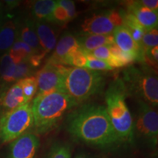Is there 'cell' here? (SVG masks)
Listing matches in <instances>:
<instances>
[{"label": "cell", "mask_w": 158, "mask_h": 158, "mask_svg": "<svg viewBox=\"0 0 158 158\" xmlns=\"http://www.w3.org/2000/svg\"><path fill=\"white\" fill-rule=\"evenodd\" d=\"M139 3L147 7V8L155 12H157L158 10V1L157 0H141L138 1Z\"/></svg>", "instance_id": "4dcf8cb0"}, {"label": "cell", "mask_w": 158, "mask_h": 158, "mask_svg": "<svg viewBox=\"0 0 158 158\" xmlns=\"http://www.w3.org/2000/svg\"><path fill=\"white\" fill-rule=\"evenodd\" d=\"M21 40L29 45L34 51L35 54L43 53L40 45L35 23L27 20L21 30ZM44 54V53H43Z\"/></svg>", "instance_id": "ac0fdd59"}, {"label": "cell", "mask_w": 158, "mask_h": 158, "mask_svg": "<svg viewBox=\"0 0 158 158\" xmlns=\"http://www.w3.org/2000/svg\"><path fill=\"white\" fill-rule=\"evenodd\" d=\"M17 37V27L13 21L5 22L0 28V52L10 50Z\"/></svg>", "instance_id": "d6986e66"}, {"label": "cell", "mask_w": 158, "mask_h": 158, "mask_svg": "<svg viewBox=\"0 0 158 158\" xmlns=\"http://www.w3.org/2000/svg\"><path fill=\"white\" fill-rule=\"evenodd\" d=\"M35 25L40 48L45 55H46L54 50L56 46V38L55 32L54 29L44 21H36Z\"/></svg>", "instance_id": "5bb4252c"}, {"label": "cell", "mask_w": 158, "mask_h": 158, "mask_svg": "<svg viewBox=\"0 0 158 158\" xmlns=\"http://www.w3.org/2000/svg\"><path fill=\"white\" fill-rule=\"evenodd\" d=\"M121 13L123 19V26L127 29L135 42L141 46V40L146 31L145 29L129 12L121 10Z\"/></svg>", "instance_id": "ffe728a7"}, {"label": "cell", "mask_w": 158, "mask_h": 158, "mask_svg": "<svg viewBox=\"0 0 158 158\" xmlns=\"http://www.w3.org/2000/svg\"><path fill=\"white\" fill-rule=\"evenodd\" d=\"M5 89H4L2 86H0V112H1L2 109V99L3 94L5 93Z\"/></svg>", "instance_id": "d6a6232c"}, {"label": "cell", "mask_w": 158, "mask_h": 158, "mask_svg": "<svg viewBox=\"0 0 158 158\" xmlns=\"http://www.w3.org/2000/svg\"><path fill=\"white\" fill-rule=\"evenodd\" d=\"M66 66L47 62L35 77L37 84L38 95L54 92H63L64 73Z\"/></svg>", "instance_id": "9c48e42d"}, {"label": "cell", "mask_w": 158, "mask_h": 158, "mask_svg": "<svg viewBox=\"0 0 158 158\" xmlns=\"http://www.w3.org/2000/svg\"><path fill=\"white\" fill-rule=\"evenodd\" d=\"M66 128L77 141L101 149L117 147L121 142L114 131L104 106L84 104L70 112Z\"/></svg>", "instance_id": "6da1fadb"}, {"label": "cell", "mask_w": 158, "mask_h": 158, "mask_svg": "<svg viewBox=\"0 0 158 158\" xmlns=\"http://www.w3.org/2000/svg\"><path fill=\"white\" fill-rule=\"evenodd\" d=\"M138 108L135 124H134V135L138 136L150 147H155L158 140L157 112L146 102L138 100Z\"/></svg>", "instance_id": "52a82bcc"}, {"label": "cell", "mask_w": 158, "mask_h": 158, "mask_svg": "<svg viewBox=\"0 0 158 158\" xmlns=\"http://www.w3.org/2000/svg\"><path fill=\"white\" fill-rule=\"evenodd\" d=\"M8 54L13 62L15 64H19L23 61L27 60L35 53L28 45L21 40H17L10 49Z\"/></svg>", "instance_id": "44dd1931"}, {"label": "cell", "mask_w": 158, "mask_h": 158, "mask_svg": "<svg viewBox=\"0 0 158 158\" xmlns=\"http://www.w3.org/2000/svg\"><path fill=\"white\" fill-rule=\"evenodd\" d=\"M86 53V52H85ZM89 56L93 57L94 59H100L106 62L109 64L112 59V55L110 54L109 45H103L99 48L94 49V50L90 51V52L86 53Z\"/></svg>", "instance_id": "4316f807"}, {"label": "cell", "mask_w": 158, "mask_h": 158, "mask_svg": "<svg viewBox=\"0 0 158 158\" xmlns=\"http://www.w3.org/2000/svg\"><path fill=\"white\" fill-rule=\"evenodd\" d=\"M16 64L13 62L9 54H5L0 59V76L4 81L11 83L15 81V72Z\"/></svg>", "instance_id": "7402d4cb"}, {"label": "cell", "mask_w": 158, "mask_h": 158, "mask_svg": "<svg viewBox=\"0 0 158 158\" xmlns=\"http://www.w3.org/2000/svg\"><path fill=\"white\" fill-rule=\"evenodd\" d=\"M33 125L31 104H23L0 117V141L3 143L13 141L27 133Z\"/></svg>", "instance_id": "8992f818"}, {"label": "cell", "mask_w": 158, "mask_h": 158, "mask_svg": "<svg viewBox=\"0 0 158 158\" xmlns=\"http://www.w3.org/2000/svg\"><path fill=\"white\" fill-rule=\"evenodd\" d=\"M46 158H72L70 146L64 142H56L51 146Z\"/></svg>", "instance_id": "cb8c5ba5"}, {"label": "cell", "mask_w": 158, "mask_h": 158, "mask_svg": "<svg viewBox=\"0 0 158 158\" xmlns=\"http://www.w3.org/2000/svg\"><path fill=\"white\" fill-rule=\"evenodd\" d=\"M19 81L22 88L26 103H29L34 98L37 91V84L35 76H27Z\"/></svg>", "instance_id": "603a6c76"}, {"label": "cell", "mask_w": 158, "mask_h": 158, "mask_svg": "<svg viewBox=\"0 0 158 158\" xmlns=\"http://www.w3.org/2000/svg\"><path fill=\"white\" fill-rule=\"evenodd\" d=\"M135 17L145 31L157 28V12L143 7L138 1H132L127 3V10Z\"/></svg>", "instance_id": "7c38bea8"}, {"label": "cell", "mask_w": 158, "mask_h": 158, "mask_svg": "<svg viewBox=\"0 0 158 158\" xmlns=\"http://www.w3.org/2000/svg\"><path fill=\"white\" fill-rule=\"evenodd\" d=\"M74 158H94L91 154L88 152H78L77 155L75 156Z\"/></svg>", "instance_id": "1f68e13d"}, {"label": "cell", "mask_w": 158, "mask_h": 158, "mask_svg": "<svg viewBox=\"0 0 158 158\" xmlns=\"http://www.w3.org/2000/svg\"><path fill=\"white\" fill-rule=\"evenodd\" d=\"M106 79L100 71L84 68H65L63 92L77 104L89 100L103 91Z\"/></svg>", "instance_id": "277c9868"}, {"label": "cell", "mask_w": 158, "mask_h": 158, "mask_svg": "<svg viewBox=\"0 0 158 158\" xmlns=\"http://www.w3.org/2000/svg\"><path fill=\"white\" fill-rule=\"evenodd\" d=\"M78 39L70 32L62 35L55 46L54 52L49 58L48 62L56 64L65 65L67 59L74 51L81 49ZM66 66V65H65Z\"/></svg>", "instance_id": "8fae6325"}, {"label": "cell", "mask_w": 158, "mask_h": 158, "mask_svg": "<svg viewBox=\"0 0 158 158\" xmlns=\"http://www.w3.org/2000/svg\"><path fill=\"white\" fill-rule=\"evenodd\" d=\"M26 104L21 84L18 81L15 84L6 90L2 99V108L5 113Z\"/></svg>", "instance_id": "9a60e30c"}, {"label": "cell", "mask_w": 158, "mask_h": 158, "mask_svg": "<svg viewBox=\"0 0 158 158\" xmlns=\"http://www.w3.org/2000/svg\"><path fill=\"white\" fill-rule=\"evenodd\" d=\"M127 95V90L121 78H116L106 91L105 107L121 143L133 144L135 139L134 122L126 102Z\"/></svg>", "instance_id": "3957f363"}, {"label": "cell", "mask_w": 158, "mask_h": 158, "mask_svg": "<svg viewBox=\"0 0 158 158\" xmlns=\"http://www.w3.org/2000/svg\"><path fill=\"white\" fill-rule=\"evenodd\" d=\"M53 18L55 23H64L70 21L69 18L68 13L62 5H60L56 1V5L55 6L54 13H53Z\"/></svg>", "instance_id": "83f0119b"}, {"label": "cell", "mask_w": 158, "mask_h": 158, "mask_svg": "<svg viewBox=\"0 0 158 158\" xmlns=\"http://www.w3.org/2000/svg\"><path fill=\"white\" fill-rule=\"evenodd\" d=\"M77 39L81 48L86 53L90 52L100 46L115 43L112 35L85 34Z\"/></svg>", "instance_id": "2e32d148"}, {"label": "cell", "mask_w": 158, "mask_h": 158, "mask_svg": "<svg viewBox=\"0 0 158 158\" xmlns=\"http://www.w3.org/2000/svg\"><path fill=\"white\" fill-rule=\"evenodd\" d=\"M78 106L68 94L54 92L37 94L31 104L34 127L38 134H45L55 129L65 114Z\"/></svg>", "instance_id": "7a4b0ae2"}, {"label": "cell", "mask_w": 158, "mask_h": 158, "mask_svg": "<svg viewBox=\"0 0 158 158\" xmlns=\"http://www.w3.org/2000/svg\"><path fill=\"white\" fill-rule=\"evenodd\" d=\"M40 147L37 134L27 133L12 141L9 158H35Z\"/></svg>", "instance_id": "30bf717a"}, {"label": "cell", "mask_w": 158, "mask_h": 158, "mask_svg": "<svg viewBox=\"0 0 158 158\" xmlns=\"http://www.w3.org/2000/svg\"><path fill=\"white\" fill-rule=\"evenodd\" d=\"M57 2L68 12L70 21L76 16V9L73 2L70 1V0H60Z\"/></svg>", "instance_id": "f546056e"}, {"label": "cell", "mask_w": 158, "mask_h": 158, "mask_svg": "<svg viewBox=\"0 0 158 158\" xmlns=\"http://www.w3.org/2000/svg\"><path fill=\"white\" fill-rule=\"evenodd\" d=\"M31 67L29 64L28 60L23 61V62L16 64V68L15 72V81H19L23 78H26L29 74L31 71Z\"/></svg>", "instance_id": "f1b7e54d"}, {"label": "cell", "mask_w": 158, "mask_h": 158, "mask_svg": "<svg viewBox=\"0 0 158 158\" xmlns=\"http://www.w3.org/2000/svg\"><path fill=\"white\" fill-rule=\"evenodd\" d=\"M158 45V31L157 28L145 31L141 40V46L143 51L157 46Z\"/></svg>", "instance_id": "d4e9b609"}, {"label": "cell", "mask_w": 158, "mask_h": 158, "mask_svg": "<svg viewBox=\"0 0 158 158\" xmlns=\"http://www.w3.org/2000/svg\"><path fill=\"white\" fill-rule=\"evenodd\" d=\"M120 26H123L121 10H110L86 19L81 28L85 34L110 35Z\"/></svg>", "instance_id": "ba28073f"}, {"label": "cell", "mask_w": 158, "mask_h": 158, "mask_svg": "<svg viewBox=\"0 0 158 158\" xmlns=\"http://www.w3.org/2000/svg\"><path fill=\"white\" fill-rule=\"evenodd\" d=\"M112 35L114 37L115 44L122 51L139 55L143 57V48L141 45L135 42L129 31L124 26L116 27L113 31Z\"/></svg>", "instance_id": "4fadbf2b"}, {"label": "cell", "mask_w": 158, "mask_h": 158, "mask_svg": "<svg viewBox=\"0 0 158 158\" xmlns=\"http://www.w3.org/2000/svg\"><path fill=\"white\" fill-rule=\"evenodd\" d=\"M128 95H133L152 107L158 104L157 73L147 65H130L123 71L122 78Z\"/></svg>", "instance_id": "5b68a950"}, {"label": "cell", "mask_w": 158, "mask_h": 158, "mask_svg": "<svg viewBox=\"0 0 158 158\" xmlns=\"http://www.w3.org/2000/svg\"><path fill=\"white\" fill-rule=\"evenodd\" d=\"M86 55V66L84 68H87L89 70H95V71H108V70H112L113 68L110 67L107 62H105L103 60H100V59H94L93 57Z\"/></svg>", "instance_id": "484cf974"}, {"label": "cell", "mask_w": 158, "mask_h": 158, "mask_svg": "<svg viewBox=\"0 0 158 158\" xmlns=\"http://www.w3.org/2000/svg\"><path fill=\"white\" fill-rule=\"evenodd\" d=\"M56 1L53 0H38L32 6V13L37 21L44 22H54L53 13Z\"/></svg>", "instance_id": "e0dca14e"}]
</instances>
